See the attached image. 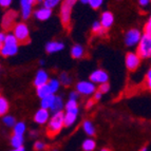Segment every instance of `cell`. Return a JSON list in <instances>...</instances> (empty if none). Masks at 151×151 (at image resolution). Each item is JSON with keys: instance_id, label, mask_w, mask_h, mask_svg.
<instances>
[{"instance_id": "1", "label": "cell", "mask_w": 151, "mask_h": 151, "mask_svg": "<svg viewBox=\"0 0 151 151\" xmlns=\"http://www.w3.org/2000/svg\"><path fill=\"white\" fill-rule=\"evenodd\" d=\"M65 127V113L63 111L53 113V115L50 117V121L47 127V133L50 137L57 135L61 131V129Z\"/></svg>"}, {"instance_id": "2", "label": "cell", "mask_w": 151, "mask_h": 151, "mask_svg": "<svg viewBox=\"0 0 151 151\" xmlns=\"http://www.w3.org/2000/svg\"><path fill=\"white\" fill-rule=\"evenodd\" d=\"M19 41L14 34H6L5 40L0 45V53L3 57H11L18 52Z\"/></svg>"}, {"instance_id": "3", "label": "cell", "mask_w": 151, "mask_h": 151, "mask_svg": "<svg viewBox=\"0 0 151 151\" xmlns=\"http://www.w3.org/2000/svg\"><path fill=\"white\" fill-rule=\"evenodd\" d=\"M79 0H63L60 6V20L63 27L67 28L70 25L71 15H72V9Z\"/></svg>"}, {"instance_id": "4", "label": "cell", "mask_w": 151, "mask_h": 151, "mask_svg": "<svg viewBox=\"0 0 151 151\" xmlns=\"http://www.w3.org/2000/svg\"><path fill=\"white\" fill-rule=\"evenodd\" d=\"M136 53L143 59L151 58V36L147 35V34H143V37L137 45Z\"/></svg>"}, {"instance_id": "5", "label": "cell", "mask_w": 151, "mask_h": 151, "mask_svg": "<svg viewBox=\"0 0 151 151\" xmlns=\"http://www.w3.org/2000/svg\"><path fill=\"white\" fill-rule=\"evenodd\" d=\"M13 34L18 39L19 43H28L30 41V30L25 23H16L13 27Z\"/></svg>"}, {"instance_id": "6", "label": "cell", "mask_w": 151, "mask_h": 151, "mask_svg": "<svg viewBox=\"0 0 151 151\" xmlns=\"http://www.w3.org/2000/svg\"><path fill=\"white\" fill-rule=\"evenodd\" d=\"M142 37V33L139 32L137 29H130L129 31H127L126 34H125V37H124V41H125V45L127 47H134V45H137L141 41Z\"/></svg>"}, {"instance_id": "7", "label": "cell", "mask_w": 151, "mask_h": 151, "mask_svg": "<svg viewBox=\"0 0 151 151\" xmlns=\"http://www.w3.org/2000/svg\"><path fill=\"white\" fill-rule=\"evenodd\" d=\"M76 91L81 95H93L96 92L95 83L91 81H81L76 83Z\"/></svg>"}, {"instance_id": "8", "label": "cell", "mask_w": 151, "mask_h": 151, "mask_svg": "<svg viewBox=\"0 0 151 151\" xmlns=\"http://www.w3.org/2000/svg\"><path fill=\"white\" fill-rule=\"evenodd\" d=\"M141 59L142 58L137 53H133V52L127 53L125 57V63H126L127 69L129 71H135L141 65Z\"/></svg>"}, {"instance_id": "9", "label": "cell", "mask_w": 151, "mask_h": 151, "mask_svg": "<svg viewBox=\"0 0 151 151\" xmlns=\"http://www.w3.org/2000/svg\"><path fill=\"white\" fill-rule=\"evenodd\" d=\"M90 81L94 83H97V85H101V83H108L109 81V75L106 71L103 70V69H97V70L93 71L92 73L90 74Z\"/></svg>"}, {"instance_id": "10", "label": "cell", "mask_w": 151, "mask_h": 151, "mask_svg": "<svg viewBox=\"0 0 151 151\" xmlns=\"http://www.w3.org/2000/svg\"><path fill=\"white\" fill-rule=\"evenodd\" d=\"M37 3L36 0H20L21 6V17L23 19H28L32 14V8Z\"/></svg>"}, {"instance_id": "11", "label": "cell", "mask_w": 151, "mask_h": 151, "mask_svg": "<svg viewBox=\"0 0 151 151\" xmlns=\"http://www.w3.org/2000/svg\"><path fill=\"white\" fill-rule=\"evenodd\" d=\"M17 18V13L14 11H9L4 14L2 18V28L4 30H9L12 28V25H15V20Z\"/></svg>"}, {"instance_id": "12", "label": "cell", "mask_w": 151, "mask_h": 151, "mask_svg": "<svg viewBox=\"0 0 151 151\" xmlns=\"http://www.w3.org/2000/svg\"><path fill=\"white\" fill-rule=\"evenodd\" d=\"M34 121L38 125H45V123H48L50 121V113H49L48 109H39L34 115Z\"/></svg>"}, {"instance_id": "13", "label": "cell", "mask_w": 151, "mask_h": 151, "mask_svg": "<svg viewBox=\"0 0 151 151\" xmlns=\"http://www.w3.org/2000/svg\"><path fill=\"white\" fill-rule=\"evenodd\" d=\"M101 23L105 30H109L114 23L113 14L109 11H105L101 16Z\"/></svg>"}, {"instance_id": "14", "label": "cell", "mask_w": 151, "mask_h": 151, "mask_svg": "<svg viewBox=\"0 0 151 151\" xmlns=\"http://www.w3.org/2000/svg\"><path fill=\"white\" fill-rule=\"evenodd\" d=\"M49 74L45 72V70H39L36 73V76L34 78V85L35 87H40V86H43V85H47L49 83Z\"/></svg>"}, {"instance_id": "15", "label": "cell", "mask_w": 151, "mask_h": 151, "mask_svg": "<svg viewBox=\"0 0 151 151\" xmlns=\"http://www.w3.org/2000/svg\"><path fill=\"white\" fill-rule=\"evenodd\" d=\"M63 48H65V45L61 41H50L45 45V51L49 54L60 52V51L63 50Z\"/></svg>"}, {"instance_id": "16", "label": "cell", "mask_w": 151, "mask_h": 151, "mask_svg": "<svg viewBox=\"0 0 151 151\" xmlns=\"http://www.w3.org/2000/svg\"><path fill=\"white\" fill-rule=\"evenodd\" d=\"M78 109L76 110H67L65 113V127H71L77 119Z\"/></svg>"}, {"instance_id": "17", "label": "cell", "mask_w": 151, "mask_h": 151, "mask_svg": "<svg viewBox=\"0 0 151 151\" xmlns=\"http://www.w3.org/2000/svg\"><path fill=\"white\" fill-rule=\"evenodd\" d=\"M34 15H35V17L37 18L38 20L45 21V20H48L49 18L51 17V15H52V9L42 6V8L38 9V10L34 13Z\"/></svg>"}, {"instance_id": "18", "label": "cell", "mask_w": 151, "mask_h": 151, "mask_svg": "<svg viewBox=\"0 0 151 151\" xmlns=\"http://www.w3.org/2000/svg\"><path fill=\"white\" fill-rule=\"evenodd\" d=\"M71 56L75 59H81L85 56V49L81 45H74L71 49Z\"/></svg>"}, {"instance_id": "19", "label": "cell", "mask_w": 151, "mask_h": 151, "mask_svg": "<svg viewBox=\"0 0 151 151\" xmlns=\"http://www.w3.org/2000/svg\"><path fill=\"white\" fill-rule=\"evenodd\" d=\"M54 99H55V95L54 94H51V95L45 96V97L41 98L40 99V108L43 109H51L53 106Z\"/></svg>"}, {"instance_id": "20", "label": "cell", "mask_w": 151, "mask_h": 151, "mask_svg": "<svg viewBox=\"0 0 151 151\" xmlns=\"http://www.w3.org/2000/svg\"><path fill=\"white\" fill-rule=\"evenodd\" d=\"M65 105H63V101L60 96H55V99H54L53 106L50 109L53 113H57V112H61V110L63 109Z\"/></svg>"}, {"instance_id": "21", "label": "cell", "mask_w": 151, "mask_h": 151, "mask_svg": "<svg viewBox=\"0 0 151 151\" xmlns=\"http://www.w3.org/2000/svg\"><path fill=\"white\" fill-rule=\"evenodd\" d=\"M83 129L85 131V133L87 135L93 136L95 134V127H94L93 123L90 121H85L83 123Z\"/></svg>"}, {"instance_id": "22", "label": "cell", "mask_w": 151, "mask_h": 151, "mask_svg": "<svg viewBox=\"0 0 151 151\" xmlns=\"http://www.w3.org/2000/svg\"><path fill=\"white\" fill-rule=\"evenodd\" d=\"M23 135H17V134H13L11 137V145L13 146V148H19V147L23 146Z\"/></svg>"}, {"instance_id": "23", "label": "cell", "mask_w": 151, "mask_h": 151, "mask_svg": "<svg viewBox=\"0 0 151 151\" xmlns=\"http://www.w3.org/2000/svg\"><path fill=\"white\" fill-rule=\"evenodd\" d=\"M36 93H37V96L40 98V99L45 97V96L52 94L50 91V88H49V86H48V83H47V85H43V86L37 87V88H36Z\"/></svg>"}, {"instance_id": "24", "label": "cell", "mask_w": 151, "mask_h": 151, "mask_svg": "<svg viewBox=\"0 0 151 151\" xmlns=\"http://www.w3.org/2000/svg\"><path fill=\"white\" fill-rule=\"evenodd\" d=\"M25 130H27V126L22 122L16 123L15 126L13 127V132H14V134H17V135H23Z\"/></svg>"}, {"instance_id": "25", "label": "cell", "mask_w": 151, "mask_h": 151, "mask_svg": "<svg viewBox=\"0 0 151 151\" xmlns=\"http://www.w3.org/2000/svg\"><path fill=\"white\" fill-rule=\"evenodd\" d=\"M48 86H49V88H50L51 93L54 94L59 90V87H60V81H59V79H55V78H52V79L49 81Z\"/></svg>"}, {"instance_id": "26", "label": "cell", "mask_w": 151, "mask_h": 151, "mask_svg": "<svg viewBox=\"0 0 151 151\" xmlns=\"http://www.w3.org/2000/svg\"><path fill=\"white\" fill-rule=\"evenodd\" d=\"M83 149L85 151H93L96 147V143L93 139H87L83 142Z\"/></svg>"}, {"instance_id": "27", "label": "cell", "mask_w": 151, "mask_h": 151, "mask_svg": "<svg viewBox=\"0 0 151 151\" xmlns=\"http://www.w3.org/2000/svg\"><path fill=\"white\" fill-rule=\"evenodd\" d=\"M59 81H60V83L63 85V86H70L71 83H72V78H71V76L69 75V73H67V72L60 73V75H59Z\"/></svg>"}, {"instance_id": "28", "label": "cell", "mask_w": 151, "mask_h": 151, "mask_svg": "<svg viewBox=\"0 0 151 151\" xmlns=\"http://www.w3.org/2000/svg\"><path fill=\"white\" fill-rule=\"evenodd\" d=\"M8 110H9L8 101L4 97L1 96L0 97V114H1V116H4L6 114V112H8Z\"/></svg>"}, {"instance_id": "29", "label": "cell", "mask_w": 151, "mask_h": 151, "mask_svg": "<svg viewBox=\"0 0 151 151\" xmlns=\"http://www.w3.org/2000/svg\"><path fill=\"white\" fill-rule=\"evenodd\" d=\"M105 29L103 28V25H101V21H95L92 25V32L94 34H97V35H103L104 33H105Z\"/></svg>"}, {"instance_id": "30", "label": "cell", "mask_w": 151, "mask_h": 151, "mask_svg": "<svg viewBox=\"0 0 151 151\" xmlns=\"http://www.w3.org/2000/svg\"><path fill=\"white\" fill-rule=\"evenodd\" d=\"M2 122L6 127H14L16 125L15 117L12 115H4L2 117Z\"/></svg>"}, {"instance_id": "31", "label": "cell", "mask_w": 151, "mask_h": 151, "mask_svg": "<svg viewBox=\"0 0 151 151\" xmlns=\"http://www.w3.org/2000/svg\"><path fill=\"white\" fill-rule=\"evenodd\" d=\"M61 0H45L43 2V6L49 9H54L55 6H57V4L60 3Z\"/></svg>"}, {"instance_id": "32", "label": "cell", "mask_w": 151, "mask_h": 151, "mask_svg": "<svg viewBox=\"0 0 151 151\" xmlns=\"http://www.w3.org/2000/svg\"><path fill=\"white\" fill-rule=\"evenodd\" d=\"M78 109L77 106V101H74V99H69L65 104V111L67 110H76Z\"/></svg>"}, {"instance_id": "33", "label": "cell", "mask_w": 151, "mask_h": 151, "mask_svg": "<svg viewBox=\"0 0 151 151\" xmlns=\"http://www.w3.org/2000/svg\"><path fill=\"white\" fill-rule=\"evenodd\" d=\"M104 3V0H90L89 1V5H90L91 8L94 9V10H97L99 9L103 5Z\"/></svg>"}, {"instance_id": "34", "label": "cell", "mask_w": 151, "mask_h": 151, "mask_svg": "<svg viewBox=\"0 0 151 151\" xmlns=\"http://www.w3.org/2000/svg\"><path fill=\"white\" fill-rule=\"evenodd\" d=\"M109 90H110V85H109L108 83H101V85H99L98 91H99L101 93H103V94L108 93Z\"/></svg>"}, {"instance_id": "35", "label": "cell", "mask_w": 151, "mask_h": 151, "mask_svg": "<svg viewBox=\"0 0 151 151\" xmlns=\"http://www.w3.org/2000/svg\"><path fill=\"white\" fill-rule=\"evenodd\" d=\"M45 148H47V145H45L43 142L38 141L34 144V149H35L36 151H42V150H45Z\"/></svg>"}, {"instance_id": "36", "label": "cell", "mask_w": 151, "mask_h": 151, "mask_svg": "<svg viewBox=\"0 0 151 151\" xmlns=\"http://www.w3.org/2000/svg\"><path fill=\"white\" fill-rule=\"evenodd\" d=\"M144 34L151 36V17L148 19V21L146 22L145 27H144Z\"/></svg>"}, {"instance_id": "37", "label": "cell", "mask_w": 151, "mask_h": 151, "mask_svg": "<svg viewBox=\"0 0 151 151\" xmlns=\"http://www.w3.org/2000/svg\"><path fill=\"white\" fill-rule=\"evenodd\" d=\"M78 95H79V93H78L77 91H72V92L69 94V99H74V101H77Z\"/></svg>"}, {"instance_id": "38", "label": "cell", "mask_w": 151, "mask_h": 151, "mask_svg": "<svg viewBox=\"0 0 151 151\" xmlns=\"http://www.w3.org/2000/svg\"><path fill=\"white\" fill-rule=\"evenodd\" d=\"M12 3V0H0V5L2 8H9Z\"/></svg>"}, {"instance_id": "39", "label": "cell", "mask_w": 151, "mask_h": 151, "mask_svg": "<svg viewBox=\"0 0 151 151\" xmlns=\"http://www.w3.org/2000/svg\"><path fill=\"white\" fill-rule=\"evenodd\" d=\"M151 3V0H139V4L142 8H146Z\"/></svg>"}, {"instance_id": "40", "label": "cell", "mask_w": 151, "mask_h": 151, "mask_svg": "<svg viewBox=\"0 0 151 151\" xmlns=\"http://www.w3.org/2000/svg\"><path fill=\"white\" fill-rule=\"evenodd\" d=\"M101 95H103V93H101L99 91H97V92H95V93L93 94V99L95 101H99L101 98Z\"/></svg>"}, {"instance_id": "41", "label": "cell", "mask_w": 151, "mask_h": 151, "mask_svg": "<svg viewBox=\"0 0 151 151\" xmlns=\"http://www.w3.org/2000/svg\"><path fill=\"white\" fill-rule=\"evenodd\" d=\"M5 37H6V34H4L3 32H1V34H0V45L5 40Z\"/></svg>"}, {"instance_id": "42", "label": "cell", "mask_w": 151, "mask_h": 151, "mask_svg": "<svg viewBox=\"0 0 151 151\" xmlns=\"http://www.w3.org/2000/svg\"><path fill=\"white\" fill-rule=\"evenodd\" d=\"M94 103H95V101H94V99H90V101L87 103V108H90V107H92Z\"/></svg>"}, {"instance_id": "43", "label": "cell", "mask_w": 151, "mask_h": 151, "mask_svg": "<svg viewBox=\"0 0 151 151\" xmlns=\"http://www.w3.org/2000/svg\"><path fill=\"white\" fill-rule=\"evenodd\" d=\"M150 79H151V68L149 69L146 74V81H150Z\"/></svg>"}, {"instance_id": "44", "label": "cell", "mask_w": 151, "mask_h": 151, "mask_svg": "<svg viewBox=\"0 0 151 151\" xmlns=\"http://www.w3.org/2000/svg\"><path fill=\"white\" fill-rule=\"evenodd\" d=\"M11 151H25V149H24V147H19V148H13Z\"/></svg>"}, {"instance_id": "45", "label": "cell", "mask_w": 151, "mask_h": 151, "mask_svg": "<svg viewBox=\"0 0 151 151\" xmlns=\"http://www.w3.org/2000/svg\"><path fill=\"white\" fill-rule=\"evenodd\" d=\"M146 87H147L148 90L151 91V79L150 81H146Z\"/></svg>"}, {"instance_id": "46", "label": "cell", "mask_w": 151, "mask_h": 151, "mask_svg": "<svg viewBox=\"0 0 151 151\" xmlns=\"http://www.w3.org/2000/svg\"><path fill=\"white\" fill-rule=\"evenodd\" d=\"M30 134H31V136H36V135H37V131H36V130H32L30 132Z\"/></svg>"}, {"instance_id": "47", "label": "cell", "mask_w": 151, "mask_h": 151, "mask_svg": "<svg viewBox=\"0 0 151 151\" xmlns=\"http://www.w3.org/2000/svg\"><path fill=\"white\" fill-rule=\"evenodd\" d=\"M79 1H81L83 4H89V1H90V0H79Z\"/></svg>"}, {"instance_id": "48", "label": "cell", "mask_w": 151, "mask_h": 151, "mask_svg": "<svg viewBox=\"0 0 151 151\" xmlns=\"http://www.w3.org/2000/svg\"><path fill=\"white\" fill-rule=\"evenodd\" d=\"M37 1V3H43L45 2V0H36Z\"/></svg>"}, {"instance_id": "49", "label": "cell", "mask_w": 151, "mask_h": 151, "mask_svg": "<svg viewBox=\"0 0 151 151\" xmlns=\"http://www.w3.org/2000/svg\"><path fill=\"white\" fill-rule=\"evenodd\" d=\"M139 151H147V147H143Z\"/></svg>"}, {"instance_id": "50", "label": "cell", "mask_w": 151, "mask_h": 151, "mask_svg": "<svg viewBox=\"0 0 151 151\" xmlns=\"http://www.w3.org/2000/svg\"><path fill=\"white\" fill-rule=\"evenodd\" d=\"M101 151H111L110 149H108V148H104V149H101Z\"/></svg>"}, {"instance_id": "51", "label": "cell", "mask_w": 151, "mask_h": 151, "mask_svg": "<svg viewBox=\"0 0 151 151\" xmlns=\"http://www.w3.org/2000/svg\"><path fill=\"white\" fill-rule=\"evenodd\" d=\"M39 63H40L41 65H45V61H43V60H40V61H39Z\"/></svg>"}]
</instances>
